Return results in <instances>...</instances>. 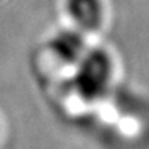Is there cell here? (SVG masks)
<instances>
[{
	"mask_svg": "<svg viewBox=\"0 0 149 149\" xmlns=\"http://www.w3.org/2000/svg\"><path fill=\"white\" fill-rule=\"evenodd\" d=\"M112 77V59L101 48L86 50L76 62L73 88L83 100L95 101L105 94Z\"/></svg>",
	"mask_w": 149,
	"mask_h": 149,
	"instance_id": "6da1fadb",
	"label": "cell"
},
{
	"mask_svg": "<svg viewBox=\"0 0 149 149\" xmlns=\"http://www.w3.org/2000/svg\"><path fill=\"white\" fill-rule=\"evenodd\" d=\"M48 48L65 64H76L86 53V39L80 29H62L51 37Z\"/></svg>",
	"mask_w": 149,
	"mask_h": 149,
	"instance_id": "7a4b0ae2",
	"label": "cell"
},
{
	"mask_svg": "<svg viewBox=\"0 0 149 149\" xmlns=\"http://www.w3.org/2000/svg\"><path fill=\"white\" fill-rule=\"evenodd\" d=\"M65 10L80 31L91 32L102 24L104 6L101 0H65Z\"/></svg>",
	"mask_w": 149,
	"mask_h": 149,
	"instance_id": "3957f363",
	"label": "cell"
}]
</instances>
